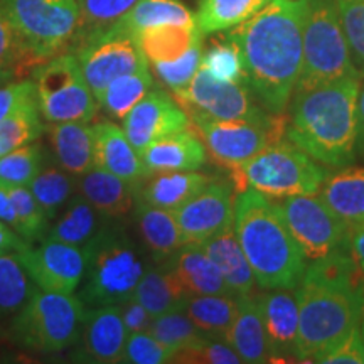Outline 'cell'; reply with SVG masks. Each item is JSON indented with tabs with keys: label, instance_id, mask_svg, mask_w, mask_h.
Listing matches in <instances>:
<instances>
[{
	"label": "cell",
	"instance_id": "10",
	"mask_svg": "<svg viewBox=\"0 0 364 364\" xmlns=\"http://www.w3.org/2000/svg\"><path fill=\"white\" fill-rule=\"evenodd\" d=\"M2 7L39 63L56 56L81 22L78 0H2Z\"/></svg>",
	"mask_w": 364,
	"mask_h": 364
},
{
	"label": "cell",
	"instance_id": "41",
	"mask_svg": "<svg viewBox=\"0 0 364 364\" xmlns=\"http://www.w3.org/2000/svg\"><path fill=\"white\" fill-rule=\"evenodd\" d=\"M7 184V182H6ZM9 196L12 199V206L17 216V233L27 243L44 238L49 230V218L44 215L33 193L27 186L7 184Z\"/></svg>",
	"mask_w": 364,
	"mask_h": 364
},
{
	"label": "cell",
	"instance_id": "18",
	"mask_svg": "<svg viewBox=\"0 0 364 364\" xmlns=\"http://www.w3.org/2000/svg\"><path fill=\"white\" fill-rule=\"evenodd\" d=\"M263 326L270 344L272 361L277 358H292L299 361V299L295 289H267L258 295Z\"/></svg>",
	"mask_w": 364,
	"mask_h": 364
},
{
	"label": "cell",
	"instance_id": "37",
	"mask_svg": "<svg viewBox=\"0 0 364 364\" xmlns=\"http://www.w3.org/2000/svg\"><path fill=\"white\" fill-rule=\"evenodd\" d=\"M78 177L66 172L59 166H43L27 188L31 189L49 221L61 211V208L75 196Z\"/></svg>",
	"mask_w": 364,
	"mask_h": 364
},
{
	"label": "cell",
	"instance_id": "46",
	"mask_svg": "<svg viewBox=\"0 0 364 364\" xmlns=\"http://www.w3.org/2000/svg\"><path fill=\"white\" fill-rule=\"evenodd\" d=\"M201 66L216 80L245 83L243 65L238 48L226 38L225 43H216L206 54H203Z\"/></svg>",
	"mask_w": 364,
	"mask_h": 364
},
{
	"label": "cell",
	"instance_id": "30",
	"mask_svg": "<svg viewBox=\"0 0 364 364\" xmlns=\"http://www.w3.org/2000/svg\"><path fill=\"white\" fill-rule=\"evenodd\" d=\"M107 220L108 218L98 213V209L91 206L78 193L53 218V225L49 226L46 238L85 248Z\"/></svg>",
	"mask_w": 364,
	"mask_h": 364
},
{
	"label": "cell",
	"instance_id": "45",
	"mask_svg": "<svg viewBox=\"0 0 364 364\" xmlns=\"http://www.w3.org/2000/svg\"><path fill=\"white\" fill-rule=\"evenodd\" d=\"M78 2L81 12L80 26H86L90 34H93L117 24L139 0H78Z\"/></svg>",
	"mask_w": 364,
	"mask_h": 364
},
{
	"label": "cell",
	"instance_id": "36",
	"mask_svg": "<svg viewBox=\"0 0 364 364\" xmlns=\"http://www.w3.org/2000/svg\"><path fill=\"white\" fill-rule=\"evenodd\" d=\"M154 80L150 75L149 66L142 70L129 73L113 80L97 97L98 107L103 108L115 120H122L127 117L132 108L152 90Z\"/></svg>",
	"mask_w": 364,
	"mask_h": 364
},
{
	"label": "cell",
	"instance_id": "7",
	"mask_svg": "<svg viewBox=\"0 0 364 364\" xmlns=\"http://www.w3.org/2000/svg\"><path fill=\"white\" fill-rule=\"evenodd\" d=\"M236 193L255 189L270 199L316 194L329 172L290 140H279L258 152L238 171L230 172Z\"/></svg>",
	"mask_w": 364,
	"mask_h": 364
},
{
	"label": "cell",
	"instance_id": "48",
	"mask_svg": "<svg viewBox=\"0 0 364 364\" xmlns=\"http://www.w3.org/2000/svg\"><path fill=\"white\" fill-rule=\"evenodd\" d=\"M174 351L154 338L150 332L129 334L120 363L129 364H166L172 363Z\"/></svg>",
	"mask_w": 364,
	"mask_h": 364
},
{
	"label": "cell",
	"instance_id": "11",
	"mask_svg": "<svg viewBox=\"0 0 364 364\" xmlns=\"http://www.w3.org/2000/svg\"><path fill=\"white\" fill-rule=\"evenodd\" d=\"M34 85L41 117L48 124L91 122L97 115V97L86 83L75 54H59L41 63Z\"/></svg>",
	"mask_w": 364,
	"mask_h": 364
},
{
	"label": "cell",
	"instance_id": "17",
	"mask_svg": "<svg viewBox=\"0 0 364 364\" xmlns=\"http://www.w3.org/2000/svg\"><path fill=\"white\" fill-rule=\"evenodd\" d=\"M191 120L184 108L164 90H150L124 118L127 139L139 154L164 136L186 130Z\"/></svg>",
	"mask_w": 364,
	"mask_h": 364
},
{
	"label": "cell",
	"instance_id": "51",
	"mask_svg": "<svg viewBox=\"0 0 364 364\" xmlns=\"http://www.w3.org/2000/svg\"><path fill=\"white\" fill-rule=\"evenodd\" d=\"M36 97L34 80H17L0 88V122L21 103Z\"/></svg>",
	"mask_w": 364,
	"mask_h": 364
},
{
	"label": "cell",
	"instance_id": "35",
	"mask_svg": "<svg viewBox=\"0 0 364 364\" xmlns=\"http://www.w3.org/2000/svg\"><path fill=\"white\" fill-rule=\"evenodd\" d=\"M270 0H201L196 12V27L201 34L221 33L240 26Z\"/></svg>",
	"mask_w": 364,
	"mask_h": 364
},
{
	"label": "cell",
	"instance_id": "33",
	"mask_svg": "<svg viewBox=\"0 0 364 364\" xmlns=\"http://www.w3.org/2000/svg\"><path fill=\"white\" fill-rule=\"evenodd\" d=\"M164 24L196 26V19L194 14L179 0H139L113 26L136 38L142 31Z\"/></svg>",
	"mask_w": 364,
	"mask_h": 364
},
{
	"label": "cell",
	"instance_id": "26",
	"mask_svg": "<svg viewBox=\"0 0 364 364\" xmlns=\"http://www.w3.org/2000/svg\"><path fill=\"white\" fill-rule=\"evenodd\" d=\"M135 223L145 248L157 263L169 262L177 250L186 245L174 211L162 209L144 201L135 206Z\"/></svg>",
	"mask_w": 364,
	"mask_h": 364
},
{
	"label": "cell",
	"instance_id": "50",
	"mask_svg": "<svg viewBox=\"0 0 364 364\" xmlns=\"http://www.w3.org/2000/svg\"><path fill=\"white\" fill-rule=\"evenodd\" d=\"M314 363L324 364H364V343L359 324L348 332L329 351L321 354Z\"/></svg>",
	"mask_w": 364,
	"mask_h": 364
},
{
	"label": "cell",
	"instance_id": "34",
	"mask_svg": "<svg viewBox=\"0 0 364 364\" xmlns=\"http://www.w3.org/2000/svg\"><path fill=\"white\" fill-rule=\"evenodd\" d=\"M201 36L196 26L164 24L142 31L135 39L147 61L156 65L181 58Z\"/></svg>",
	"mask_w": 364,
	"mask_h": 364
},
{
	"label": "cell",
	"instance_id": "49",
	"mask_svg": "<svg viewBox=\"0 0 364 364\" xmlns=\"http://www.w3.org/2000/svg\"><path fill=\"white\" fill-rule=\"evenodd\" d=\"M0 61L21 68L22 71L27 70V66L33 63H39L26 48L24 41L21 39L11 17L7 16L2 6H0Z\"/></svg>",
	"mask_w": 364,
	"mask_h": 364
},
{
	"label": "cell",
	"instance_id": "13",
	"mask_svg": "<svg viewBox=\"0 0 364 364\" xmlns=\"http://www.w3.org/2000/svg\"><path fill=\"white\" fill-rule=\"evenodd\" d=\"M174 100L188 117H206L216 120H263L270 115L260 103H255L253 93L245 83L216 80L203 66L194 78Z\"/></svg>",
	"mask_w": 364,
	"mask_h": 364
},
{
	"label": "cell",
	"instance_id": "6",
	"mask_svg": "<svg viewBox=\"0 0 364 364\" xmlns=\"http://www.w3.org/2000/svg\"><path fill=\"white\" fill-rule=\"evenodd\" d=\"M86 312L88 309L78 295L34 289L24 306L14 314L9 334L14 344L27 351L61 353L80 341Z\"/></svg>",
	"mask_w": 364,
	"mask_h": 364
},
{
	"label": "cell",
	"instance_id": "56",
	"mask_svg": "<svg viewBox=\"0 0 364 364\" xmlns=\"http://www.w3.org/2000/svg\"><path fill=\"white\" fill-rule=\"evenodd\" d=\"M364 81V78H363ZM356 156L364 159V83H361L358 97V142Z\"/></svg>",
	"mask_w": 364,
	"mask_h": 364
},
{
	"label": "cell",
	"instance_id": "28",
	"mask_svg": "<svg viewBox=\"0 0 364 364\" xmlns=\"http://www.w3.org/2000/svg\"><path fill=\"white\" fill-rule=\"evenodd\" d=\"M208 257L220 268L223 279L235 295L252 294L257 279H255L253 268L250 265L247 255L241 248L235 233V225L226 228L220 235L213 236L201 243Z\"/></svg>",
	"mask_w": 364,
	"mask_h": 364
},
{
	"label": "cell",
	"instance_id": "42",
	"mask_svg": "<svg viewBox=\"0 0 364 364\" xmlns=\"http://www.w3.org/2000/svg\"><path fill=\"white\" fill-rule=\"evenodd\" d=\"M44 166L43 145L31 142L0 157V181L14 186H29Z\"/></svg>",
	"mask_w": 364,
	"mask_h": 364
},
{
	"label": "cell",
	"instance_id": "9",
	"mask_svg": "<svg viewBox=\"0 0 364 364\" xmlns=\"http://www.w3.org/2000/svg\"><path fill=\"white\" fill-rule=\"evenodd\" d=\"M189 120L208 156L230 172L238 171L268 145L284 139L287 129V113H270L263 120H216L199 115Z\"/></svg>",
	"mask_w": 364,
	"mask_h": 364
},
{
	"label": "cell",
	"instance_id": "25",
	"mask_svg": "<svg viewBox=\"0 0 364 364\" xmlns=\"http://www.w3.org/2000/svg\"><path fill=\"white\" fill-rule=\"evenodd\" d=\"M317 194L343 221L349 235L364 225V167H344L329 176Z\"/></svg>",
	"mask_w": 364,
	"mask_h": 364
},
{
	"label": "cell",
	"instance_id": "2",
	"mask_svg": "<svg viewBox=\"0 0 364 364\" xmlns=\"http://www.w3.org/2000/svg\"><path fill=\"white\" fill-rule=\"evenodd\" d=\"M300 363L316 361L359 324L364 277L348 250L312 262L297 289Z\"/></svg>",
	"mask_w": 364,
	"mask_h": 364
},
{
	"label": "cell",
	"instance_id": "23",
	"mask_svg": "<svg viewBox=\"0 0 364 364\" xmlns=\"http://www.w3.org/2000/svg\"><path fill=\"white\" fill-rule=\"evenodd\" d=\"M58 166L80 177L95 167V129L90 122H59L46 127Z\"/></svg>",
	"mask_w": 364,
	"mask_h": 364
},
{
	"label": "cell",
	"instance_id": "20",
	"mask_svg": "<svg viewBox=\"0 0 364 364\" xmlns=\"http://www.w3.org/2000/svg\"><path fill=\"white\" fill-rule=\"evenodd\" d=\"M95 129V166L112 172L132 186L147 179L140 154L134 149L125 132L113 122H100Z\"/></svg>",
	"mask_w": 364,
	"mask_h": 364
},
{
	"label": "cell",
	"instance_id": "27",
	"mask_svg": "<svg viewBox=\"0 0 364 364\" xmlns=\"http://www.w3.org/2000/svg\"><path fill=\"white\" fill-rule=\"evenodd\" d=\"M189 295L233 294L223 279L220 268L208 257L201 245L186 243L166 262Z\"/></svg>",
	"mask_w": 364,
	"mask_h": 364
},
{
	"label": "cell",
	"instance_id": "53",
	"mask_svg": "<svg viewBox=\"0 0 364 364\" xmlns=\"http://www.w3.org/2000/svg\"><path fill=\"white\" fill-rule=\"evenodd\" d=\"M26 245L27 241L14 228L0 220V255L19 253L26 248Z\"/></svg>",
	"mask_w": 364,
	"mask_h": 364
},
{
	"label": "cell",
	"instance_id": "57",
	"mask_svg": "<svg viewBox=\"0 0 364 364\" xmlns=\"http://www.w3.org/2000/svg\"><path fill=\"white\" fill-rule=\"evenodd\" d=\"M21 73H22L21 68H17V66H14V65H9V63L0 61V88H2V86L9 85V83H12V81L19 80L21 78Z\"/></svg>",
	"mask_w": 364,
	"mask_h": 364
},
{
	"label": "cell",
	"instance_id": "32",
	"mask_svg": "<svg viewBox=\"0 0 364 364\" xmlns=\"http://www.w3.org/2000/svg\"><path fill=\"white\" fill-rule=\"evenodd\" d=\"M182 309L204 334L225 341L226 332L233 324L236 312H238V295H188Z\"/></svg>",
	"mask_w": 364,
	"mask_h": 364
},
{
	"label": "cell",
	"instance_id": "21",
	"mask_svg": "<svg viewBox=\"0 0 364 364\" xmlns=\"http://www.w3.org/2000/svg\"><path fill=\"white\" fill-rule=\"evenodd\" d=\"M147 176L157 172L198 171L206 164L208 152L199 135L191 129L164 136L140 154Z\"/></svg>",
	"mask_w": 364,
	"mask_h": 364
},
{
	"label": "cell",
	"instance_id": "19",
	"mask_svg": "<svg viewBox=\"0 0 364 364\" xmlns=\"http://www.w3.org/2000/svg\"><path fill=\"white\" fill-rule=\"evenodd\" d=\"M129 332L124 324L120 306L88 309L81 331V361L113 364L124 356Z\"/></svg>",
	"mask_w": 364,
	"mask_h": 364
},
{
	"label": "cell",
	"instance_id": "15",
	"mask_svg": "<svg viewBox=\"0 0 364 364\" xmlns=\"http://www.w3.org/2000/svg\"><path fill=\"white\" fill-rule=\"evenodd\" d=\"M19 258L36 289L46 292L75 294L86 268L85 248L44 238L38 247L27 243Z\"/></svg>",
	"mask_w": 364,
	"mask_h": 364
},
{
	"label": "cell",
	"instance_id": "29",
	"mask_svg": "<svg viewBox=\"0 0 364 364\" xmlns=\"http://www.w3.org/2000/svg\"><path fill=\"white\" fill-rule=\"evenodd\" d=\"M147 177L149 181H145V186L140 191L139 201L169 211L179 209L211 181V177L198 171L157 172Z\"/></svg>",
	"mask_w": 364,
	"mask_h": 364
},
{
	"label": "cell",
	"instance_id": "52",
	"mask_svg": "<svg viewBox=\"0 0 364 364\" xmlns=\"http://www.w3.org/2000/svg\"><path fill=\"white\" fill-rule=\"evenodd\" d=\"M120 312L124 317V324L129 334H136V332H149V327L152 324V316L147 312L142 304L135 297L127 299L125 302L120 304Z\"/></svg>",
	"mask_w": 364,
	"mask_h": 364
},
{
	"label": "cell",
	"instance_id": "24",
	"mask_svg": "<svg viewBox=\"0 0 364 364\" xmlns=\"http://www.w3.org/2000/svg\"><path fill=\"white\" fill-rule=\"evenodd\" d=\"M76 189L110 220H122L135 209V186L97 166L76 179Z\"/></svg>",
	"mask_w": 364,
	"mask_h": 364
},
{
	"label": "cell",
	"instance_id": "14",
	"mask_svg": "<svg viewBox=\"0 0 364 364\" xmlns=\"http://www.w3.org/2000/svg\"><path fill=\"white\" fill-rule=\"evenodd\" d=\"M76 58L95 97H98L113 80L149 66L147 58L134 36L117 29L115 26L90 34Z\"/></svg>",
	"mask_w": 364,
	"mask_h": 364
},
{
	"label": "cell",
	"instance_id": "1",
	"mask_svg": "<svg viewBox=\"0 0 364 364\" xmlns=\"http://www.w3.org/2000/svg\"><path fill=\"white\" fill-rule=\"evenodd\" d=\"M304 17L306 0H270L226 36L240 51L245 85L273 115L287 113L299 83Z\"/></svg>",
	"mask_w": 364,
	"mask_h": 364
},
{
	"label": "cell",
	"instance_id": "40",
	"mask_svg": "<svg viewBox=\"0 0 364 364\" xmlns=\"http://www.w3.org/2000/svg\"><path fill=\"white\" fill-rule=\"evenodd\" d=\"M149 332L174 353L201 343L204 338H209L191 321L184 309H176V311L154 317Z\"/></svg>",
	"mask_w": 364,
	"mask_h": 364
},
{
	"label": "cell",
	"instance_id": "47",
	"mask_svg": "<svg viewBox=\"0 0 364 364\" xmlns=\"http://www.w3.org/2000/svg\"><path fill=\"white\" fill-rule=\"evenodd\" d=\"M172 363L184 364H240L238 353L226 341L204 338L201 343L181 349L174 354Z\"/></svg>",
	"mask_w": 364,
	"mask_h": 364
},
{
	"label": "cell",
	"instance_id": "22",
	"mask_svg": "<svg viewBox=\"0 0 364 364\" xmlns=\"http://www.w3.org/2000/svg\"><path fill=\"white\" fill-rule=\"evenodd\" d=\"M225 341L238 353L243 363H272L258 295H253V292L238 295V312L226 332Z\"/></svg>",
	"mask_w": 364,
	"mask_h": 364
},
{
	"label": "cell",
	"instance_id": "58",
	"mask_svg": "<svg viewBox=\"0 0 364 364\" xmlns=\"http://www.w3.org/2000/svg\"><path fill=\"white\" fill-rule=\"evenodd\" d=\"M359 329H361L363 343H364V300H363V307H361V316H359Z\"/></svg>",
	"mask_w": 364,
	"mask_h": 364
},
{
	"label": "cell",
	"instance_id": "39",
	"mask_svg": "<svg viewBox=\"0 0 364 364\" xmlns=\"http://www.w3.org/2000/svg\"><path fill=\"white\" fill-rule=\"evenodd\" d=\"M34 289L19 255H0V318L11 317L19 311Z\"/></svg>",
	"mask_w": 364,
	"mask_h": 364
},
{
	"label": "cell",
	"instance_id": "54",
	"mask_svg": "<svg viewBox=\"0 0 364 364\" xmlns=\"http://www.w3.org/2000/svg\"><path fill=\"white\" fill-rule=\"evenodd\" d=\"M348 255L351 257V260L359 272L363 273L364 277V225L359 226L358 230H354L351 235H349L348 240Z\"/></svg>",
	"mask_w": 364,
	"mask_h": 364
},
{
	"label": "cell",
	"instance_id": "16",
	"mask_svg": "<svg viewBox=\"0 0 364 364\" xmlns=\"http://www.w3.org/2000/svg\"><path fill=\"white\" fill-rule=\"evenodd\" d=\"M235 193L231 184L209 181L174 215L186 243L201 245L235 225Z\"/></svg>",
	"mask_w": 364,
	"mask_h": 364
},
{
	"label": "cell",
	"instance_id": "38",
	"mask_svg": "<svg viewBox=\"0 0 364 364\" xmlns=\"http://www.w3.org/2000/svg\"><path fill=\"white\" fill-rule=\"evenodd\" d=\"M41 134H43V124H41L39 103L38 97H34L14 108L0 122V157L22 145L36 142Z\"/></svg>",
	"mask_w": 364,
	"mask_h": 364
},
{
	"label": "cell",
	"instance_id": "31",
	"mask_svg": "<svg viewBox=\"0 0 364 364\" xmlns=\"http://www.w3.org/2000/svg\"><path fill=\"white\" fill-rule=\"evenodd\" d=\"M188 295L179 277L167 263H162V267L159 268L145 270L134 292V297L147 309L152 317L182 309Z\"/></svg>",
	"mask_w": 364,
	"mask_h": 364
},
{
	"label": "cell",
	"instance_id": "3",
	"mask_svg": "<svg viewBox=\"0 0 364 364\" xmlns=\"http://www.w3.org/2000/svg\"><path fill=\"white\" fill-rule=\"evenodd\" d=\"M361 83V76H349L312 88H295L287 112V139L324 167L351 166L356 161Z\"/></svg>",
	"mask_w": 364,
	"mask_h": 364
},
{
	"label": "cell",
	"instance_id": "4",
	"mask_svg": "<svg viewBox=\"0 0 364 364\" xmlns=\"http://www.w3.org/2000/svg\"><path fill=\"white\" fill-rule=\"evenodd\" d=\"M235 233L262 289H297L307 258L279 206L255 189L236 193Z\"/></svg>",
	"mask_w": 364,
	"mask_h": 364
},
{
	"label": "cell",
	"instance_id": "55",
	"mask_svg": "<svg viewBox=\"0 0 364 364\" xmlns=\"http://www.w3.org/2000/svg\"><path fill=\"white\" fill-rule=\"evenodd\" d=\"M0 220L17 231L16 209L12 206V199L9 196V188L4 181H0Z\"/></svg>",
	"mask_w": 364,
	"mask_h": 364
},
{
	"label": "cell",
	"instance_id": "12",
	"mask_svg": "<svg viewBox=\"0 0 364 364\" xmlns=\"http://www.w3.org/2000/svg\"><path fill=\"white\" fill-rule=\"evenodd\" d=\"M273 201L279 206L287 228L306 255L307 262L324 260L331 255L344 252L348 247V228L317 193L295 194Z\"/></svg>",
	"mask_w": 364,
	"mask_h": 364
},
{
	"label": "cell",
	"instance_id": "5",
	"mask_svg": "<svg viewBox=\"0 0 364 364\" xmlns=\"http://www.w3.org/2000/svg\"><path fill=\"white\" fill-rule=\"evenodd\" d=\"M85 252L86 268L78 297L86 309L120 306L134 297L147 268L120 220L108 218Z\"/></svg>",
	"mask_w": 364,
	"mask_h": 364
},
{
	"label": "cell",
	"instance_id": "8",
	"mask_svg": "<svg viewBox=\"0 0 364 364\" xmlns=\"http://www.w3.org/2000/svg\"><path fill=\"white\" fill-rule=\"evenodd\" d=\"M302 49V70L295 88L361 76L349 53L338 0H306Z\"/></svg>",
	"mask_w": 364,
	"mask_h": 364
},
{
	"label": "cell",
	"instance_id": "43",
	"mask_svg": "<svg viewBox=\"0 0 364 364\" xmlns=\"http://www.w3.org/2000/svg\"><path fill=\"white\" fill-rule=\"evenodd\" d=\"M203 59V46L201 39L196 41L191 46V49L186 54H182L181 58L174 59V61H166V63H156L154 70H156L157 76L161 78L164 85L169 88L172 93H179L191 83V80L194 78L196 71L201 66Z\"/></svg>",
	"mask_w": 364,
	"mask_h": 364
},
{
	"label": "cell",
	"instance_id": "44",
	"mask_svg": "<svg viewBox=\"0 0 364 364\" xmlns=\"http://www.w3.org/2000/svg\"><path fill=\"white\" fill-rule=\"evenodd\" d=\"M338 7L353 63L364 78V0H338Z\"/></svg>",
	"mask_w": 364,
	"mask_h": 364
}]
</instances>
